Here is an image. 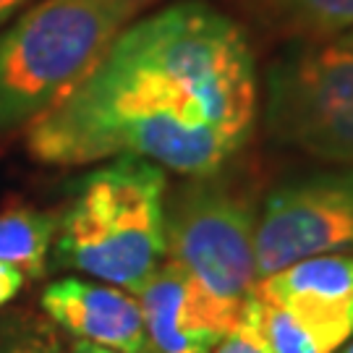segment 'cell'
<instances>
[{"label": "cell", "instance_id": "cell-18", "mask_svg": "<svg viewBox=\"0 0 353 353\" xmlns=\"http://www.w3.org/2000/svg\"><path fill=\"white\" fill-rule=\"evenodd\" d=\"M335 353H353V341L348 343V345H345V348H343V351H335Z\"/></svg>", "mask_w": 353, "mask_h": 353}, {"label": "cell", "instance_id": "cell-4", "mask_svg": "<svg viewBox=\"0 0 353 353\" xmlns=\"http://www.w3.org/2000/svg\"><path fill=\"white\" fill-rule=\"evenodd\" d=\"M217 173L194 176L165 210V256L210 299L241 312L256 285V212L249 194Z\"/></svg>", "mask_w": 353, "mask_h": 353}, {"label": "cell", "instance_id": "cell-13", "mask_svg": "<svg viewBox=\"0 0 353 353\" xmlns=\"http://www.w3.org/2000/svg\"><path fill=\"white\" fill-rule=\"evenodd\" d=\"M212 353H272V345L267 341L265 325H262V306L254 293L243 303L236 325L220 338Z\"/></svg>", "mask_w": 353, "mask_h": 353}, {"label": "cell", "instance_id": "cell-17", "mask_svg": "<svg viewBox=\"0 0 353 353\" xmlns=\"http://www.w3.org/2000/svg\"><path fill=\"white\" fill-rule=\"evenodd\" d=\"M338 42H341V45H345V48H351V50H353V24L348 26L345 32H343L341 37H338Z\"/></svg>", "mask_w": 353, "mask_h": 353}, {"label": "cell", "instance_id": "cell-10", "mask_svg": "<svg viewBox=\"0 0 353 353\" xmlns=\"http://www.w3.org/2000/svg\"><path fill=\"white\" fill-rule=\"evenodd\" d=\"M58 233V220L48 212L11 207L0 212V262L24 275H42Z\"/></svg>", "mask_w": 353, "mask_h": 353}, {"label": "cell", "instance_id": "cell-6", "mask_svg": "<svg viewBox=\"0 0 353 353\" xmlns=\"http://www.w3.org/2000/svg\"><path fill=\"white\" fill-rule=\"evenodd\" d=\"M330 254L353 256V170L290 181L256 214V280Z\"/></svg>", "mask_w": 353, "mask_h": 353}, {"label": "cell", "instance_id": "cell-14", "mask_svg": "<svg viewBox=\"0 0 353 353\" xmlns=\"http://www.w3.org/2000/svg\"><path fill=\"white\" fill-rule=\"evenodd\" d=\"M24 280H26V275L21 270L0 262V306H6L19 290L24 288Z\"/></svg>", "mask_w": 353, "mask_h": 353}, {"label": "cell", "instance_id": "cell-2", "mask_svg": "<svg viewBox=\"0 0 353 353\" xmlns=\"http://www.w3.org/2000/svg\"><path fill=\"white\" fill-rule=\"evenodd\" d=\"M154 0H37L0 32V134L26 128L97 65Z\"/></svg>", "mask_w": 353, "mask_h": 353}, {"label": "cell", "instance_id": "cell-9", "mask_svg": "<svg viewBox=\"0 0 353 353\" xmlns=\"http://www.w3.org/2000/svg\"><path fill=\"white\" fill-rule=\"evenodd\" d=\"M42 306L81 341L123 353H152L139 299L123 288L65 278L42 293Z\"/></svg>", "mask_w": 353, "mask_h": 353}, {"label": "cell", "instance_id": "cell-16", "mask_svg": "<svg viewBox=\"0 0 353 353\" xmlns=\"http://www.w3.org/2000/svg\"><path fill=\"white\" fill-rule=\"evenodd\" d=\"M76 353H123V351H115V348H105V345H97V343L79 341V343H76Z\"/></svg>", "mask_w": 353, "mask_h": 353}, {"label": "cell", "instance_id": "cell-5", "mask_svg": "<svg viewBox=\"0 0 353 353\" xmlns=\"http://www.w3.org/2000/svg\"><path fill=\"white\" fill-rule=\"evenodd\" d=\"M267 131L353 170V50L338 39L285 52L267 76Z\"/></svg>", "mask_w": 353, "mask_h": 353}, {"label": "cell", "instance_id": "cell-12", "mask_svg": "<svg viewBox=\"0 0 353 353\" xmlns=\"http://www.w3.org/2000/svg\"><path fill=\"white\" fill-rule=\"evenodd\" d=\"M262 306V325H265L267 341L272 345V353H335L338 348L319 335L316 330L303 325L301 319L283 312L280 306L259 301Z\"/></svg>", "mask_w": 353, "mask_h": 353}, {"label": "cell", "instance_id": "cell-8", "mask_svg": "<svg viewBox=\"0 0 353 353\" xmlns=\"http://www.w3.org/2000/svg\"><path fill=\"white\" fill-rule=\"evenodd\" d=\"M254 296L325 335L338 351L353 335V256L303 259L256 280Z\"/></svg>", "mask_w": 353, "mask_h": 353}, {"label": "cell", "instance_id": "cell-19", "mask_svg": "<svg viewBox=\"0 0 353 353\" xmlns=\"http://www.w3.org/2000/svg\"><path fill=\"white\" fill-rule=\"evenodd\" d=\"M11 353H42V351H11Z\"/></svg>", "mask_w": 353, "mask_h": 353}, {"label": "cell", "instance_id": "cell-15", "mask_svg": "<svg viewBox=\"0 0 353 353\" xmlns=\"http://www.w3.org/2000/svg\"><path fill=\"white\" fill-rule=\"evenodd\" d=\"M34 0H0V26H6L21 11H26Z\"/></svg>", "mask_w": 353, "mask_h": 353}, {"label": "cell", "instance_id": "cell-7", "mask_svg": "<svg viewBox=\"0 0 353 353\" xmlns=\"http://www.w3.org/2000/svg\"><path fill=\"white\" fill-rule=\"evenodd\" d=\"M137 299L152 353H212L241 314L210 299L170 262L152 272Z\"/></svg>", "mask_w": 353, "mask_h": 353}, {"label": "cell", "instance_id": "cell-3", "mask_svg": "<svg viewBox=\"0 0 353 353\" xmlns=\"http://www.w3.org/2000/svg\"><path fill=\"white\" fill-rule=\"evenodd\" d=\"M165 168L141 157L92 170L58 223V262L137 293L165 259Z\"/></svg>", "mask_w": 353, "mask_h": 353}, {"label": "cell", "instance_id": "cell-11", "mask_svg": "<svg viewBox=\"0 0 353 353\" xmlns=\"http://www.w3.org/2000/svg\"><path fill=\"white\" fill-rule=\"evenodd\" d=\"M285 24L309 42L341 37L353 24V0H278Z\"/></svg>", "mask_w": 353, "mask_h": 353}, {"label": "cell", "instance_id": "cell-1", "mask_svg": "<svg viewBox=\"0 0 353 353\" xmlns=\"http://www.w3.org/2000/svg\"><path fill=\"white\" fill-rule=\"evenodd\" d=\"M256 108L243 29L202 0H183L131 21L63 100L26 126V144L50 165L141 157L207 176L249 141Z\"/></svg>", "mask_w": 353, "mask_h": 353}]
</instances>
